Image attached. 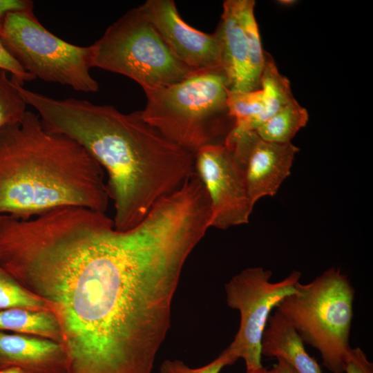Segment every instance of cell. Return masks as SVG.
<instances>
[{
    "mask_svg": "<svg viewBox=\"0 0 373 373\" xmlns=\"http://www.w3.org/2000/svg\"><path fill=\"white\" fill-rule=\"evenodd\" d=\"M203 237L169 198L126 231L104 212L62 207L3 219L0 266L55 316L66 373H151L182 268Z\"/></svg>",
    "mask_w": 373,
    "mask_h": 373,
    "instance_id": "6da1fadb",
    "label": "cell"
},
{
    "mask_svg": "<svg viewBox=\"0 0 373 373\" xmlns=\"http://www.w3.org/2000/svg\"><path fill=\"white\" fill-rule=\"evenodd\" d=\"M17 88L47 131L79 143L106 172L117 230L138 224L158 200L178 190L195 171L194 154L146 122L140 111L124 113L110 105L57 99Z\"/></svg>",
    "mask_w": 373,
    "mask_h": 373,
    "instance_id": "7a4b0ae2",
    "label": "cell"
},
{
    "mask_svg": "<svg viewBox=\"0 0 373 373\" xmlns=\"http://www.w3.org/2000/svg\"><path fill=\"white\" fill-rule=\"evenodd\" d=\"M104 171L79 143L43 126L27 111L0 130V216L26 220L61 207L105 213Z\"/></svg>",
    "mask_w": 373,
    "mask_h": 373,
    "instance_id": "3957f363",
    "label": "cell"
},
{
    "mask_svg": "<svg viewBox=\"0 0 373 373\" xmlns=\"http://www.w3.org/2000/svg\"><path fill=\"white\" fill-rule=\"evenodd\" d=\"M229 90L222 68L196 71L176 84L144 91L141 115L169 140L195 154L204 146L224 143L233 128Z\"/></svg>",
    "mask_w": 373,
    "mask_h": 373,
    "instance_id": "277c9868",
    "label": "cell"
},
{
    "mask_svg": "<svg viewBox=\"0 0 373 373\" xmlns=\"http://www.w3.org/2000/svg\"><path fill=\"white\" fill-rule=\"evenodd\" d=\"M354 289L340 269L331 268L312 282L297 284L276 310L303 343L318 351L323 365L332 373H344L351 346Z\"/></svg>",
    "mask_w": 373,
    "mask_h": 373,
    "instance_id": "5b68a950",
    "label": "cell"
},
{
    "mask_svg": "<svg viewBox=\"0 0 373 373\" xmlns=\"http://www.w3.org/2000/svg\"><path fill=\"white\" fill-rule=\"evenodd\" d=\"M90 47L92 67L126 76L144 91L176 84L196 72L171 52L140 6L115 21Z\"/></svg>",
    "mask_w": 373,
    "mask_h": 373,
    "instance_id": "8992f818",
    "label": "cell"
},
{
    "mask_svg": "<svg viewBox=\"0 0 373 373\" xmlns=\"http://www.w3.org/2000/svg\"><path fill=\"white\" fill-rule=\"evenodd\" d=\"M10 53L35 78L95 93L98 82L91 76V47L59 38L45 28L31 11L7 15L0 35Z\"/></svg>",
    "mask_w": 373,
    "mask_h": 373,
    "instance_id": "52a82bcc",
    "label": "cell"
},
{
    "mask_svg": "<svg viewBox=\"0 0 373 373\" xmlns=\"http://www.w3.org/2000/svg\"><path fill=\"white\" fill-rule=\"evenodd\" d=\"M272 272L262 267L241 271L225 284L227 303L239 311L240 327L225 349L236 361L244 359L247 370L262 367L261 344L271 312L287 296L296 291L301 273L292 271L285 278L270 281Z\"/></svg>",
    "mask_w": 373,
    "mask_h": 373,
    "instance_id": "ba28073f",
    "label": "cell"
},
{
    "mask_svg": "<svg viewBox=\"0 0 373 373\" xmlns=\"http://www.w3.org/2000/svg\"><path fill=\"white\" fill-rule=\"evenodd\" d=\"M195 172L210 203V227L225 229L247 224L254 205L249 198L244 167L224 143L209 144L195 154Z\"/></svg>",
    "mask_w": 373,
    "mask_h": 373,
    "instance_id": "9c48e42d",
    "label": "cell"
},
{
    "mask_svg": "<svg viewBox=\"0 0 373 373\" xmlns=\"http://www.w3.org/2000/svg\"><path fill=\"white\" fill-rule=\"evenodd\" d=\"M171 52L195 71L222 68L220 41L186 23L173 0H147L140 6Z\"/></svg>",
    "mask_w": 373,
    "mask_h": 373,
    "instance_id": "30bf717a",
    "label": "cell"
},
{
    "mask_svg": "<svg viewBox=\"0 0 373 373\" xmlns=\"http://www.w3.org/2000/svg\"><path fill=\"white\" fill-rule=\"evenodd\" d=\"M225 145L245 169L248 194L254 206L265 196H274L289 175L299 151L291 142L278 144L260 139L255 131L227 138Z\"/></svg>",
    "mask_w": 373,
    "mask_h": 373,
    "instance_id": "8fae6325",
    "label": "cell"
},
{
    "mask_svg": "<svg viewBox=\"0 0 373 373\" xmlns=\"http://www.w3.org/2000/svg\"><path fill=\"white\" fill-rule=\"evenodd\" d=\"M9 367L21 373H66L67 357L57 342L0 331V370Z\"/></svg>",
    "mask_w": 373,
    "mask_h": 373,
    "instance_id": "7c38bea8",
    "label": "cell"
},
{
    "mask_svg": "<svg viewBox=\"0 0 373 373\" xmlns=\"http://www.w3.org/2000/svg\"><path fill=\"white\" fill-rule=\"evenodd\" d=\"M220 41L222 68L230 90L259 89L253 82L249 66L247 40L238 15L236 0H227L215 32Z\"/></svg>",
    "mask_w": 373,
    "mask_h": 373,
    "instance_id": "4fadbf2b",
    "label": "cell"
},
{
    "mask_svg": "<svg viewBox=\"0 0 373 373\" xmlns=\"http://www.w3.org/2000/svg\"><path fill=\"white\" fill-rule=\"evenodd\" d=\"M261 354L283 359L298 373H322L318 363L305 350L298 334L277 310L268 319Z\"/></svg>",
    "mask_w": 373,
    "mask_h": 373,
    "instance_id": "5bb4252c",
    "label": "cell"
},
{
    "mask_svg": "<svg viewBox=\"0 0 373 373\" xmlns=\"http://www.w3.org/2000/svg\"><path fill=\"white\" fill-rule=\"evenodd\" d=\"M260 88L262 94L263 111L237 135L255 131L294 98L288 79L280 73L271 56L267 52L265 53Z\"/></svg>",
    "mask_w": 373,
    "mask_h": 373,
    "instance_id": "9a60e30c",
    "label": "cell"
},
{
    "mask_svg": "<svg viewBox=\"0 0 373 373\" xmlns=\"http://www.w3.org/2000/svg\"><path fill=\"white\" fill-rule=\"evenodd\" d=\"M0 331H13L48 338L59 343L61 340L58 323L48 311L22 308L0 310Z\"/></svg>",
    "mask_w": 373,
    "mask_h": 373,
    "instance_id": "2e32d148",
    "label": "cell"
},
{
    "mask_svg": "<svg viewBox=\"0 0 373 373\" xmlns=\"http://www.w3.org/2000/svg\"><path fill=\"white\" fill-rule=\"evenodd\" d=\"M309 115L294 97L255 132L267 142L278 144L291 142V139L307 123Z\"/></svg>",
    "mask_w": 373,
    "mask_h": 373,
    "instance_id": "e0dca14e",
    "label": "cell"
},
{
    "mask_svg": "<svg viewBox=\"0 0 373 373\" xmlns=\"http://www.w3.org/2000/svg\"><path fill=\"white\" fill-rule=\"evenodd\" d=\"M236 2L239 20L248 43L251 78L255 85L260 88L265 52L262 50L258 27L254 15L255 1L236 0Z\"/></svg>",
    "mask_w": 373,
    "mask_h": 373,
    "instance_id": "ac0fdd59",
    "label": "cell"
},
{
    "mask_svg": "<svg viewBox=\"0 0 373 373\" xmlns=\"http://www.w3.org/2000/svg\"><path fill=\"white\" fill-rule=\"evenodd\" d=\"M227 106L235 123L229 134L241 133L245 127L263 111L260 88L252 91L228 90Z\"/></svg>",
    "mask_w": 373,
    "mask_h": 373,
    "instance_id": "d6986e66",
    "label": "cell"
},
{
    "mask_svg": "<svg viewBox=\"0 0 373 373\" xmlns=\"http://www.w3.org/2000/svg\"><path fill=\"white\" fill-rule=\"evenodd\" d=\"M12 308L48 311L42 300L23 288L0 266V310Z\"/></svg>",
    "mask_w": 373,
    "mask_h": 373,
    "instance_id": "ffe728a7",
    "label": "cell"
},
{
    "mask_svg": "<svg viewBox=\"0 0 373 373\" xmlns=\"http://www.w3.org/2000/svg\"><path fill=\"white\" fill-rule=\"evenodd\" d=\"M0 69V130L19 123L27 112V104L19 93L16 82Z\"/></svg>",
    "mask_w": 373,
    "mask_h": 373,
    "instance_id": "44dd1931",
    "label": "cell"
},
{
    "mask_svg": "<svg viewBox=\"0 0 373 373\" xmlns=\"http://www.w3.org/2000/svg\"><path fill=\"white\" fill-rule=\"evenodd\" d=\"M236 360L226 350L213 361L200 367L191 368L179 360H165L161 364L159 373H219L221 370L233 365Z\"/></svg>",
    "mask_w": 373,
    "mask_h": 373,
    "instance_id": "7402d4cb",
    "label": "cell"
},
{
    "mask_svg": "<svg viewBox=\"0 0 373 373\" xmlns=\"http://www.w3.org/2000/svg\"><path fill=\"white\" fill-rule=\"evenodd\" d=\"M0 69L7 71L11 78L23 86L24 82L35 78L20 65L4 46L0 37Z\"/></svg>",
    "mask_w": 373,
    "mask_h": 373,
    "instance_id": "603a6c76",
    "label": "cell"
},
{
    "mask_svg": "<svg viewBox=\"0 0 373 373\" xmlns=\"http://www.w3.org/2000/svg\"><path fill=\"white\" fill-rule=\"evenodd\" d=\"M344 373H373V364L360 348H351L343 367Z\"/></svg>",
    "mask_w": 373,
    "mask_h": 373,
    "instance_id": "cb8c5ba5",
    "label": "cell"
},
{
    "mask_svg": "<svg viewBox=\"0 0 373 373\" xmlns=\"http://www.w3.org/2000/svg\"><path fill=\"white\" fill-rule=\"evenodd\" d=\"M33 10V2L28 0H0V35L7 15L12 12Z\"/></svg>",
    "mask_w": 373,
    "mask_h": 373,
    "instance_id": "d4e9b609",
    "label": "cell"
},
{
    "mask_svg": "<svg viewBox=\"0 0 373 373\" xmlns=\"http://www.w3.org/2000/svg\"><path fill=\"white\" fill-rule=\"evenodd\" d=\"M274 373H298V372L288 363L282 358H277V363L272 368Z\"/></svg>",
    "mask_w": 373,
    "mask_h": 373,
    "instance_id": "484cf974",
    "label": "cell"
},
{
    "mask_svg": "<svg viewBox=\"0 0 373 373\" xmlns=\"http://www.w3.org/2000/svg\"><path fill=\"white\" fill-rule=\"evenodd\" d=\"M246 373H274V371L273 369L267 370L261 367L254 370H247Z\"/></svg>",
    "mask_w": 373,
    "mask_h": 373,
    "instance_id": "4316f807",
    "label": "cell"
},
{
    "mask_svg": "<svg viewBox=\"0 0 373 373\" xmlns=\"http://www.w3.org/2000/svg\"><path fill=\"white\" fill-rule=\"evenodd\" d=\"M0 373H21V372L15 367H9L0 370Z\"/></svg>",
    "mask_w": 373,
    "mask_h": 373,
    "instance_id": "83f0119b",
    "label": "cell"
},
{
    "mask_svg": "<svg viewBox=\"0 0 373 373\" xmlns=\"http://www.w3.org/2000/svg\"><path fill=\"white\" fill-rule=\"evenodd\" d=\"M278 3L283 5V6H291L294 4L296 1L294 0H280L277 1Z\"/></svg>",
    "mask_w": 373,
    "mask_h": 373,
    "instance_id": "f1b7e54d",
    "label": "cell"
}]
</instances>
